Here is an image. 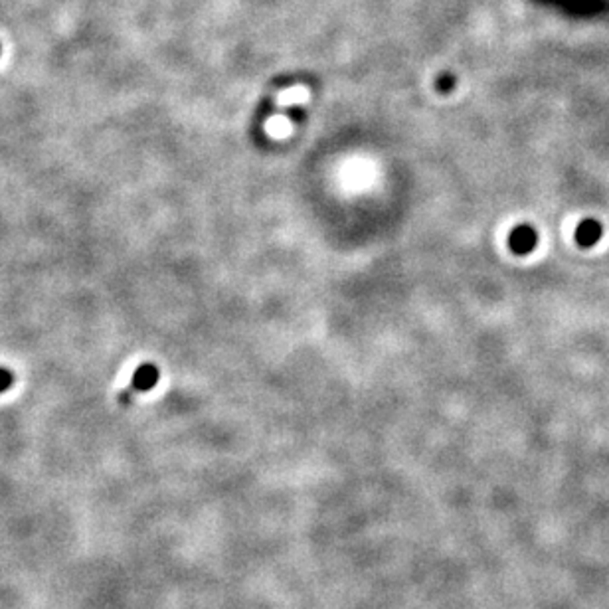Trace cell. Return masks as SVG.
<instances>
[{
  "label": "cell",
  "instance_id": "cell-1",
  "mask_svg": "<svg viewBox=\"0 0 609 609\" xmlns=\"http://www.w3.org/2000/svg\"><path fill=\"white\" fill-rule=\"evenodd\" d=\"M536 244H538V235H536V232L532 230L531 226H526V224L516 226L509 235L510 249L519 255L531 254L532 249L536 247Z\"/></svg>",
  "mask_w": 609,
  "mask_h": 609
},
{
  "label": "cell",
  "instance_id": "cell-2",
  "mask_svg": "<svg viewBox=\"0 0 609 609\" xmlns=\"http://www.w3.org/2000/svg\"><path fill=\"white\" fill-rule=\"evenodd\" d=\"M601 233H603L601 224H599L598 220H591V218H587V220L580 221V226H577L576 242L582 245V247H591V245L598 244L599 238H601Z\"/></svg>",
  "mask_w": 609,
  "mask_h": 609
},
{
  "label": "cell",
  "instance_id": "cell-3",
  "mask_svg": "<svg viewBox=\"0 0 609 609\" xmlns=\"http://www.w3.org/2000/svg\"><path fill=\"white\" fill-rule=\"evenodd\" d=\"M156 382H158V368L155 364H141L135 370L131 388L139 390V392H146V390L155 388Z\"/></svg>",
  "mask_w": 609,
  "mask_h": 609
},
{
  "label": "cell",
  "instance_id": "cell-4",
  "mask_svg": "<svg viewBox=\"0 0 609 609\" xmlns=\"http://www.w3.org/2000/svg\"><path fill=\"white\" fill-rule=\"evenodd\" d=\"M12 372L11 370H6V368H0V394L2 392H6L8 388L12 386Z\"/></svg>",
  "mask_w": 609,
  "mask_h": 609
}]
</instances>
